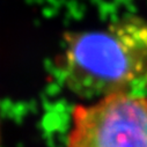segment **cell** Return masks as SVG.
Returning <instances> with one entry per match:
<instances>
[{"mask_svg":"<svg viewBox=\"0 0 147 147\" xmlns=\"http://www.w3.org/2000/svg\"><path fill=\"white\" fill-rule=\"evenodd\" d=\"M69 89L97 100L134 94L147 84V23L123 20L104 29L76 35L61 58Z\"/></svg>","mask_w":147,"mask_h":147,"instance_id":"obj_1","label":"cell"},{"mask_svg":"<svg viewBox=\"0 0 147 147\" xmlns=\"http://www.w3.org/2000/svg\"><path fill=\"white\" fill-rule=\"evenodd\" d=\"M67 147H147V97L117 94L77 105Z\"/></svg>","mask_w":147,"mask_h":147,"instance_id":"obj_2","label":"cell"}]
</instances>
